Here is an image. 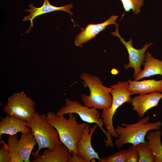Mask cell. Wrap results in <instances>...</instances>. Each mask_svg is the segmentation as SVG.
I'll return each mask as SVG.
<instances>
[{
	"instance_id": "1",
	"label": "cell",
	"mask_w": 162,
	"mask_h": 162,
	"mask_svg": "<svg viewBox=\"0 0 162 162\" xmlns=\"http://www.w3.org/2000/svg\"><path fill=\"white\" fill-rule=\"evenodd\" d=\"M68 118L52 111L46 115L47 122L57 130L60 140L68 148L70 152L77 153L76 146L82 136L85 127L88 124L79 123L74 113L68 114Z\"/></svg>"
},
{
	"instance_id": "2",
	"label": "cell",
	"mask_w": 162,
	"mask_h": 162,
	"mask_svg": "<svg viewBox=\"0 0 162 162\" xmlns=\"http://www.w3.org/2000/svg\"><path fill=\"white\" fill-rule=\"evenodd\" d=\"M150 119V116H147L134 124L122 123L118 125L115 130L118 137L114 144L117 148L120 149L128 143L135 145L146 143L145 137L147 133L160 130L162 124L160 121L149 122Z\"/></svg>"
},
{
	"instance_id": "3",
	"label": "cell",
	"mask_w": 162,
	"mask_h": 162,
	"mask_svg": "<svg viewBox=\"0 0 162 162\" xmlns=\"http://www.w3.org/2000/svg\"><path fill=\"white\" fill-rule=\"evenodd\" d=\"M80 77L83 85L88 87L90 91L88 95H80L84 105L102 110L109 108L112 101L110 87L105 86L100 78L96 75L84 72Z\"/></svg>"
},
{
	"instance_id": "4",
	"label": "cell",
	"mask_w": 162,
	"mask_h": 162,
	"mask_svg": "<svg viewBox=\"0 0 162 162\" xmlns=\"http://www.w3.org/2000/svg\"><path fill=\"white\" fill-rule=\"evenodd\" d=\"M27 122L38 145L36 152L39 153L43 148L53 149L62 142L58 131L47 122L45 114H40L35 111Z\"/></svg>"
},
{
	"instance_id": "5",
	"label": "cell",
	"mask_w": 162,
	"mask_h": 162,
	"mask_svg": "<svg viewBox=\"0 0 162 162\" xmlns=\"http://www.w3.org/2000/svg\"><path fill=\"white\" fill-rule=\"evenodd\" d=\"M128 81H118L116 83L110 86V93L112 98V104L109 108L103 110L101 117L107 132L111 136L118 138L114 128L113 118L117 110L126 102L131 103L130 96L133 93L128 89Z\"/></svg>"
},
{
	"instance_id": "6",
	"label": "cell",
	"mask_w": 162,
	"mask_h": 162,
	"mask_svg": "<svg viewBox=\"0 0 162 162\" xmlns=\"http://www.w3.org/2000/svg\"><path fill=\"white\" fill-rule=\"evenodd\" d=\"M65 106L57 111V114L64 115L70 113H76L85 122L98 124L106 137V139L104 140L106 147L113 146L111 135L103 128L104 125L102 118H100V113L98 109L83 105L76 100H72L68 98L65 99Z\"/></svg>"
},
{
	"instance_id": "7",
	"label": "cell",
	"mask_w": 162,
	"mask_h": 162,
	"mask_svg": "<svg viewBox=\"0 0 162 162\" xmlns=\"http://www.w3.org/2000/svg\"><path fill=\"white\" fill-rule=\"evenodd\" d=\"M35 102L23 91L10 96L3 111L7 115L27 122L35 112Z\"/></svg>"
},
{
	"instance_id": "8",
	"label": "cell",
	"mask_w": 162,
	"mask_h": 162,
	"mask_svg": "<svg viewBox=\"0 0 162 162\" xmlns=\"http://www.w3.org/2000/svg\"><path fill=\"white\" fill-rule=\"evenodd\" d=\"M116 30L112 32L111 34L118 37L121 43L127 49L129 55V62L127 64L124 65L125 69L131 68L134 70L133 77L135 79L141 72V67L145 59V52L148 48L151 46L152 43L148 44L146 43L142 48L137 49L135 48L133 46L132 40L130 39L128 41L126 42L124 38L120 36L118 31V24L115 25Z\"/></svg>"
},
{
	"instance_id": "9",
	"label": "cell",
	"mask_w": 162,
	"mask_h": 162,
	"mask_svg": "<svg viewBox=\"0 0 162 162\" xmlns=\"http://www.w3.org/2000/svg\"><path fill=\"white\" fill-rule=\"evenodd\" d=\"M98 126L95 124L92 128L89 125L86 126L81 139L76 146L77 154L82 157L86 162H96L95 159L100 158L91 143L92 136Z\"/></svg>"
},
{
	"instance_id": "10",
	"label": "cell",
	"mask_w": 162,
	"mask_h": 162,
	"mask_svg": "<svg viewBox=\"0 0 162 162\" xmlns=\"http://www.w3.org/2000/svg\"><path fill=\"white\" fill-rule=\"evenodd\" d=\"M70 152L62 142L53 149L47 148L40 154L35 151L32 152V162H68Z\"/></svg>"
},
{
	"instance_id": "11",
	"label": "cell",
	"mask_w": 162,
	"mask_h": 162,
	"mask_svg": "<svg viewBox=\"0 0 162 162\" xmlns=\"http://www.w3.org/2000/svg\"><path fill=\"white\" fill-rule=\"evenodd\" d=\"M161 99V92L140 94L132 99L133 110L136 112L139 116L142 118L148 110L157 106Z\"/></svg>"
},
{
	"instance_id": "12",
	"label": "cell",
	"mask_w": 162,
	"mask_h": 162,
	"mask_svg": "<svg viewBox=\"0 0 162 162\" xmlns=\"http://www.w3.org/2000/svg\"><path fill=\"white\" fill-rule=\"evenodd\" d=\"M118 16H111L104 22L97 24H88L86 28L82 30L76 36L74 41L75 45L81 46L84 43L92 40L99 32L104 30L108 26L117 24L116 20Z\"/></svg>"
},
{
	"instance_id": "13",
	"label": "cell",
	"mask_w": 162,
	"mask_h": 162,
	"mask_svg": "<svg viewBox=\"0 0 162 162\" xmlns=\"http://www.w3.org/2000/svg\"><path fill=\"white\" fill-rule=\"evenodd\" d=\"M73 7V5L71 4L62 7H56L51 4L49 0H44L43 5L39 8L35 7L32 3L30 4V9L25 10L26 11L29 12L30 14L24 16L22 20L23 21L29 20L31 22V26L26 33H29L31 30V28H33V20L36 17L44 14L58 10L65 11L71 16L73 14L70 10Z\"/></svg>"
},
{
	"instance_id": "14",
	"label": "cell",
	"mask_w": 162,
	"mask_h": 162,
	"mask_svg": "<svg viewBox=\"0 0 162 162\" xmlns=\"http://www.w3.org/2000/svg\"><path fill=\"white\" fill-rule=\"evenodd\" d=\"M31 132L28 123L12 116L2 117L0 121V136L3 134L13 135L18 132Z\"/></svg>"
},
{
	"instance_id": "15",
	"label": "cell",
	"mask_w": 162,
	"mask_h": 162,
	"mask_svg": "<svg viewBox=\"0 0 162 162\" xmlns=\"http://www.w3.org/2000/svg\"><path fill=\"white\" fill-rule=\"evenodd\" d=\"M128 81V89L133 94L162 93V79L159 80L150 79L140 81L129 79Z\"/></svg>"
},
{
	"instance_id": "16",
	"label": "cell",
	"mask_w": 162,
	"mask_h": 162,
	"mask_svg": "<svg viewBox=\"0 0 162 162\" xmlns=\"http://www.w3.org/2000/svg\"><path fill=\"white\" fill-rule=\"evenodd\" d=\"M142 64L143 68L135 80L157 75L162 77V60L154 58L149 52L145 54V59Z\"/></svg>"
},
{
	"instance_id": "17",
	"label": "cell",
	"mask_w": 162,
	"mask_h": 162,
	"mask_svg": "<svg viewBox=\"0 0 162 162\" xmlns=\"http://www.w3.org/2000/svg\"><path fill=\"white\" fill-rule=\"evenodd\" d=\"M37 142L32 132L22 133L18 144V153L21 159L25 162H31L30 157Z\"/></svg>"
},
{
	"instance_id": "18",
	"label": "cell",
	"mask_w": 162,
	"mask_h": 162,
	"mask_svg": "<svg viewBox=\"0 0 162 162\" xmlns=\"http://www.w3.org/2000/svg\"><path fill=\"white\" fill-rule=\"evenodd\" d=\"M162 132L160 130L150 131L146 136V143L151 149L155 157V162H162Z\"/></svg>"
},
{
	"instance_id": "19",
	"label": "cell",
	"mask_w": 162,
	"mask_h": 162,
	"mask_svg": "<svg viewBox=\"0 0 162 162\" xmlns=\"http://www.w3.org/2000/svg\"><path fill=\"white\" fill-rule=\"evenodd\" d=\"M19 139L18 138L17 134L8 135L7 146L8 148L10 156V162H23L20 158L18 150V144Z\"/></svg>"
},
{
	"instance_id": "20",
	"label": "cell",
	"mask_w": 162,
	"mask_h": 162,
	"mask_svg": "<svg viewBox=\"0 0 162 162\" xmlns=\"http://www.w3.org/2000/svg\"><path fill=\"white\" fill-rule=\"evenodd\" d=\"M139 155V162H155V157L151 149L146 143L136 145Z\"/></svg>"
},
{
	"instance_id": "21",
	"label": "cell",
	"mask_w": 162,
	"mask_h": 162,
	"mask_svg": "<svg viewBox=\"0 0 162 162\" xmlns=\"http://www.w3.org/2000/svg\"><path fill=\"white\" fill-rule=\"evenodd\" d=\"M128 156V149H123L97 160L99 162H126Z\"/></svg>"
},
{
	"instance_id": "22",
	"label": "cell",
	"mask_w": 162,
	"mask_h": 162,
	"mask_svg": "<svg viewBox=\"0 0 162 162\" xmlns=\"http://www.w3.org/2000/svg\"><path fill=\"white\" fill-rule=\"evenodd\" d=\"M120 0L121 1L124 10V13L125 12H129L131 9L135 14H138L140 12L141 7L144 4V0ZM124 13L122 15V16L124 15Z\"/></svg>"
},
{
	"instance_id": "23",
	"label": "cell",
	"mask_w": 162,
	"mask_h": 162,
	"mask_svg": "<svg viewBox=\"0 0 162 162\" xmlns=\"http://www.w3.org/2000/svg\"><path fill=\"white\" fill-rule=\"evenodd\" d=\"M128 156L126 162H138L139 155L136 145L132 144L128 149Z\"/></svg>"
},
{
	"instance_id": "24",
	"label": "cell",
	"mask_w": 162,
	"mask_h": 162,
	"mask_svg": "<svg viewBox=\"0 0 162 162\" xmlns=\"http://www.w3.org/2000/svg\"><path fill=\"white\" fill-rule=\"evenodd\" d=\"M2 141L3 144L0 150V162H10V156L7 144L2 140Z\"/></svg>"
},
{
	"instance_id": "25",
	"label": "cell",
	"mask_w": 162,
	"mask_h": 162,
	"mask_svg": "<svg viewBox=\"0 0 162 162\" xmlns=\"http://www.w3.org/2000/svg\"><path fill=\"white\" fill-rule=\"evenodd\" d=\"M68 162H86L85 159L76 153L72 152L70 153Z\"/></svg>"
}]
</instances>
